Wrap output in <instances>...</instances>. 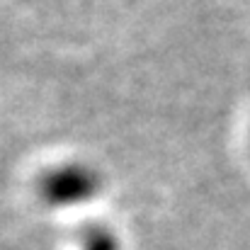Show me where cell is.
<instances>
[{"label": "cell", "mask_w": 250, "mask_h": 250, "mask_svg": "<svg viewBox=\"0 0 250 250\" xmlns=\"http://www.w3.org/2000/svg\"><path fill=\"white\" fill-rule=\"evenodd\" d=\"M97 175L85 166H66L51 170L42 180V197L54 207H71L87 202L97 192Z\"/></svg>", "instance_id": "obj_1"}, {"label": "cell", "mask_w": 250, "mask_h": 250, "mask_svg": "<svg viewBox=\"0 0 250 250\" xmlns=\"http://www.w3.org/2000/svg\"><path fill=\"white\" fill-rule=\"evenodd\" d=\"M85 250H117V241L107 231H90L85 236Z\"/></svg>", "instance_id": "obj_2"}]
</instances>
